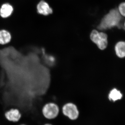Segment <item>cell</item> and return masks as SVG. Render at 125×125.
<instances>
[{
  "mask_svg": "<svg viewBox=\"0 0 125 125\" xmlns=\"http://www.w3.org/2000/svg\"><path fill=\"white\" fill-rule=\"evenodd\" d=\"M59 113L58 106L53 103L46 104L43 106L42 109L43 115L47 120L55 119L58 116Z\"/></svg>",
  "mask_w": 125,
  "mask_h": 125,
  "instance_id": "3",
  "label": "cell"
},
{
  "mask_svg": "<svg viewBox=\"0 0 125 125\" xmlns=\"http://www.w3.org/2000/svg\"><path fill=\"white\" fill-rule=\"evenodd\" d=\"M62 112L64 115L70 120H76L79 116V112L76 105L72 103H68L64 105Z\"/></svg>",
  "mask_w": 125,
  "mask_h": 125,
  "instance_id": "4",
  "label": "cell"
},
{
  "mask_svg": "<svg viewBox=\"0 0 125 125\" xmlns=\"http://www.w3.org/2000/svg\"><path fill=\"white\" fill-rule=\"evenodd\" d=\"M122 97V95L120 92L118 91L116 89L112 90L110 92L108 96L109 100L113 101V102H115L117 100L121 99Z\"/></svg>",
  "mask_w": 125,
  "mask_h": 125,
  "instance_id": "10",
  "label": "cell"
},
{
  "mask_svg": "<svg viewBox=\"0 0 125 125\" xmlns=\"http://www.w3.org/2000/svg\"><path fill=\"white\" fill-rule=\"evenodd\" d=\"M13 11V8L9 3H5L1 6L0 9V15L2 18H8L11 15Z\"/></svg>",
  "mask_w": 125,
  "mask_h": 125,
  "instance_id": "7",
  "label": "cell"
},
{
  "mask_svg": "<svg viewBox=\"0 0 125 125\" xmlns=\"http://www.w3.org/2000/svg\"><path fill=\"white\" fill-rule=\"evenodd\" d=\"M24 125V124H22V125Z\"/></svg>",
  "mask_w": 125,
  "mask_h": 125,
  "instance_id": "14",
  "label": "cell"
},
{
  "mask_svg": "<svg viewBox=\"0 0 125 125\" xmlns=\"http://www.w3.org/2000/svg\"><path fill=\"white\" fill-rule=\"evenodd\" d=\"M11 37L10 32L4 30L0 31V44L5 45L11 41Z\"/></svg>",
  "mask_w": 125,
  "mask_h": 125,
  "instance_id": "8",
  "label": "cell"
},
{
  "mask_svg": "<svg viewBox=\"0 0 125 125\" xmlns=\"http://www.w3.org/2000/svg\"><path fill=\"white\" fill-rule=\"evenodd\" d=\"M38 13L40 14L47 16L52 13V9L49 6L48 3L44 0H41L37 5Z\"/></svg>",
  "mask_w": 125,
  "mask_h": 125,
  "instance_id": "6",
  "label": "cell"
},
{
  "mask_svg": "<svg viewBox=\"0 0 125 125\" xmlns=\"http://www.w3.org/2000/svg\"><path fill=\"white\" fill-rule=\"evenodd\" d=\"M115 51L117 55L120 58L125 57V42H117L115 46Z\"/></svg>",
  "mask_w": 125,
  "mask_h": 125,
  "instance_id": "9",
  "label": "cell"
},
{
  "mask_svg": "<svg viewBox=\"0 0 125 125\" xmlns=\"http://www.w3.org/2000/svg\"><path fill=\"white\" fill-rule=\"evenodd\" d=\"M6 118L10 121L16 122L19 121L21 117L19 109L17 108H11L5 112Z\"/></svg>",
  "mask_w": 125,
  "mask_h": 125,
  "instance_id": "5",
  "label": "cell"
},
{
  "mask_svg": "<svg viewBox=\"0 0 125 125\" xmlns=\"http://www.w3.org/2000/svg\"><path fill=\"white\" fill-rule=\"evenodd\" d=\"M124 26H125V22L124 23Z\"/></svg>",
  "mask_w": 125,
  "mask_h": 125,
  "instance_id": "13",
  "label": "cell"
},
{
  "mask_svg": "<svg viewBox=\"0 0 125 125\" xmlns=\"http://www.w3.org/2000/svg\"><path fill=\"white\" fill-rule=\"evenodd\" d=\"M52 125V124H51V123H46V124H45V125Z\"/></svg>",
  "mask_w": 125,
  "mask_h": 125,
  "instance_id": "12",
  "label": "cell"
},
{
  "mask_svg": "<svg viewBox=\"0 0 125 125\" xmlns=\"http://www.w3.org/2000/svg\"><path fill=\"white\" fill-rule=\"evenodd\" d=\"M122 20V16L118 9H112L103 18L97 28L99 30H105L115 27L121 28Z\"/></svg>",
  "mask_w": 125,
  "mask_h": 125,
  "instance_id": "1",
  "label": "cell"
},
{
  "mask_svg": "<svg viewBox=\"0 0 125 125\" xmlns=\"http://www.w3.org/2000/svg\"><path fill=\"white\" fill-rule=\"evenodd\" d=\"M118 10L121 15L125 17V2L120 4L118 6Z\"/></svg>",
  "mask_w": 125,
  "mask_h": 125,
  "instance_id": "11",
  "label": "cell"
},
{
  "mask_svg": "<svg viewBox=\"0 0 125 125\" xmlns=\"http://www.w3.org/2000/svg\"><path fill=\"white\" fill-rule=\"evenodd\" d=\"M90 37L92 42L97 45L99 49L104 50L107 47V36L106 33L94 30L91 32Z\"/></svg>",
  "mask_w": 125,
  "mask_h": 125,
  "instance_id": "2",
  "label": "cell"
}]
</instances>
